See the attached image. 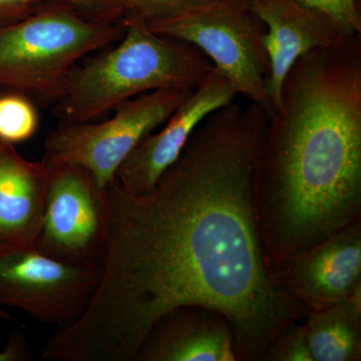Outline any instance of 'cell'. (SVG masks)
Masks as SVG:
<instances>
[{
  "instance_id": "cell-1",
  "label": "cell",
  "mask_w": 361,
  "mask_h": 361,
  "mask_svg": "<svg viewBox=\"0 0 361 361\" xmlns=\"http://www.w3.org/2000/svg\"><path fill=\"white\" fill-rule=\"evenodd\" d=\"M270 115L236 99L202 121L148 194L109 187L111 221L101 280L80 318L42 357L135 361L154 323L180 306L218 311L238 361L266 349L310 310L278 283L259 229V161Z\"/></svg>"
},
{
  "instance_id": "cell-2",
  "label": "cell",
  "mask_w": 361,
  "mask_h": 361,
  "mask_svg": "<svg viewBox=\"0 0 361 361\" xmlns=\"http://www.w3.org/2000/svg\"><path fill=\"white\" fill-rule=\"evenodd\" d=\"M256 209L271 266L361 219V35L303 54L287 73Z\"/></svg>"
},
{
  "instance_id": "cell-3",
  "label": "cell",
  "mask_w": 361,
  "mask_h": 361,
  "mask_svg": "<svg viewBox=\"0 0 361 361\" xmlns=\"http://www.w3.org/2000/svg\"><path fill=\"white\" fill-rule=\"evenodd\" d=\"M126 23L115 47L71 71L63 96L52 106L61 123L94 122L154 90H195L213 71L210 59L194 45L159 35L140 18L126 16Z\"/></svg>"
},
{
  "instance_id": "cell-4",
  "label": "cell",
  "mask_w": 361,
  "mask_h": 361,
  "mask_svg": "<svg viewBox=\"0 0 361 361\" xmlns=\"http://www.w3.org/2000/svg\"><path fill=\"white\" fill-rule=\"evenodd\" d=\"M126 27V16L106 20L61 6L2 26L0 92H18L35 104L54 106L73 68L122 39Z\"/></svg>"
},
{
  "instance_id": "cell-5",
  "label": "cell",
  "mask_w": 361,
  "mask_h": 361,
  "mask_svg": "<svg viewBox=\"0 0 361 361\" xmlns=\"http://www.w3.org/2000/svg\"><path fill=\"white\" fill-rule=\"evenodd\" d=\"M153 32L194 45L252 103L275 113L268 94L267 32L248 0H215L175 18L147 23Z\"/></svg>"
},
{
  "instance_id": "cell-6",
  "label": "cell",
  "mask_w": 361,
  "mask_h": 361,
  "mask_svg": "<svg viewBox=\"0 0 361 361\" xmlns=\"http://www.w3.org/2000/svg\"><path fill=\"white\" fill-rule=\"evenodd\" d=\"M193 90L164 89L128 99L103 122L61 123L45 140L44 160L84 168L103 189L142 137L161 127Z\"/></svg>"
},
{
  "instance_id": "cell-7",
  "label": "cell",
  "mask_w": 361,
  "mask_h": 361,
  "mask_svg": "<svg viewBox=\"0 0 361 361\" xmlns=\"http://www.w3.org/2000/svg\"><path fill=\"white\" fill-rule=\"evenodd\" d=\"M42 161L49 168L44 219L35 247L82 267L102 268L108 249L111 198L84 168Z\"/></svg>"
},
{
  "instance_id": "cell-8",
  "label": "cell",
  "mask_w": 361,
  "mask_h": 361,
  "mask_svg": "<svg viewBox=\"0 0 361 361\" xmlns=\"http://www.w3.org/2000/svg\"><path fill=\"white\" fill-rule=\"evenodd\" d=\"M102 271L68 264L35 246L0 253V307L18 308L65 329L84 313Z\"/></svg>"
},
{
  "instance_id": "cell-9",
  "label": "cell",
  "mask_w": 361,
  "mask_h": 361,
  "mask_svg": "<svg viewBox=\"0 0 361 361\" xmlns=\"http://www.w3.org/2000/svg\"><path fill=\"white\" fill-rule=\"evenodd\" d=\"M232 82L215 68L161 126L142 137L116 172L115 183L130 195L148 194L179 158L202 121L236 99Z\"/></svg>"
},
{
  "instance_id": "cell-10",
  "label": "cell",
  "mask_w": 361,
  "mask_h": 361,
  "mask_svg": "<svg viewBox=\"0 0 361 361\" xmlns=\"http://www.w3.org/2000/svg\"><path fill=\"white\" fill-rule=\"evenodd\" d=\"M272 270L280 286L310 311L341 302L361 285V219Z\"/></svg>"
},
{
  "instance_id": "cell-11",
  "label": "cell",
  "mask_w": 361,
  "mask_h": 361,
  "mask_svg": "<svg viewBox=\"0 0 361 361\" xmlns=\"http://www.w3.org/2000/svg\"><path fill=\"white\" fill-rule=\"evenodd\" d=\"M135 361H238L234 332L218 311L180 306L159 318Z\"/></svg>"
},
{
  "instance_id": "cell-12",
  "label": "cell",
  "mask_w": 361,
  "mask_h": 361,
  "mask_svg": "<svg viewBox=\"0 0 361 361\" xmlns=\"http://www.w3.org/2000/svg\"><path fill=\"white\" fill-rule=\"evenodd\" d=\"M249 8L266 26L270 59L268 94L277 111L282 84L292 65L303 54L336 44L344 35L323 14L296 0H248Z\"/></svg>"
},
{
  "instance_id": "cell-13",
  "label": "cell",
  "mask_w": 361,
  "mask_h": 361,
  "mask_svg": "<svg viewBox=\"0 0 361 361\" xmlns=\"http://www.w3.org/2000/svg\"><path fill=\"white\" fill-rule=\"evenodd\" d=\"M47 186L44 161L26 160L13 145L0 144V253L35 246Z\"/></svg>"
},
{
  "instance_id": "cell-14",
  "label": "cell",
  "mask_w": 361,
  "mask_h": 361,
  "mask_svg": "<svg viewBox=\"0 0 361 361\" xmlns=\"http://www.w3.org/2000/svg\"><path fill=\"white\" fill-rule=\"evenodd\" d=\"M304 329L314 361L361 360V285L348 298L310 311Z\"/></svg>"
},
{
  "instance_id": "cell-15",
  "label": "cell",
  "mask_w": 361,
  "mask_h": 361,
  "mask_svg": "<svg viewBox=\"0 0 361 361\" xmlns=\"http://www.w3.org/2000/svg\"><path fill=\"white\" fill-rule=\"evenodd\" d=\"M58 6L106 20H120L125 16L116 0H0V27Z\"/></svg>"
},
{
  "instance_id": "cell-16",
  "label": "cell",
  "mask_w": 361,
  "mask_h": 361,
  "mask_svg": "<svg viewBox=\"0 0 361 361\" xmlns=\"http://www.w3.org/2000/svg\"><path fill=\"white\" fill-rule=\"evenodd\" d=\"M37 104L18 92H0V144L13 145L32 139L39 129Z\"/></svg>"
},
{
  "instance_id": "cell-17",
  "label": "cell",
  "mask_w": 361,
  "mask_h": 361,
  "mask_svg": "<svg viewBox=\"0 0 361 361\" xmlns=\"http://www.w3.org/2000/svg\"><path fill=\"white\" fill-rule=\"evenodd\" d=\"M215 0H116L126 16L149 21L175 18Z\"/></svg>"
},
{
  "instance_id": "cell-18",
  "label": "cell",
  "mask_w": 361,
  "mask_h": 361,
  "mask_svg": "<svg viewBox=\"0 0 361 361\" xmlns=\"http://www.w3.org/2000/svg\"><path fill=\"white\" fill-rule=\"evenodd\" d=\"M284 327L266 349L262 361H314L303 323Z\"/></svg>"
},
{
  "instance_id": "cell-19",
  "label": "cell",
  "mask_w": 361,
  "mask_h": 361,
  "mask_svg": "<svg viewBox=\"0 0 361 361\" xmlns=\"http://www.w3.org/2000/svg\"><path fill=\"white\" fill-rule=\"evenodd\" d=\"M303 6L323 14L344 37L361 35L358 0H296Z\"/></svg>"
},
{
  "instance_id": "cell-20",
  "label": "cell",
  "mask_w": 361,
  "mask_h": 361,
  "mask_svg": "<svg viewBox=\"0 0 361 361\" xmlns=\"http://www.w3.org/2000/svg\"><path fill=\"white\" fill-rule=\"evenodd\" d=\"M30 348L23 337H11L6 348L0 353V361H25L32 360Z\"/></svg>"
},
{
  "instance_id": "cell-21",
  "label": "cell",
  "mask_w": 361,
  "mask_h": 361,
  "mask_svg": "<svg viewBox=\"0 0 361 361\" xmlns=\"http://www.w3.org/2000/svg\"><path fill=\"white\" fill-rule=\"evenodd\" d=\"M13 316L7 313L6 310L0 307V320H13Z\"/></svg>"
}]
</instances>
